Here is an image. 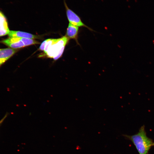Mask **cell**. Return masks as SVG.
Listing matches in <instances>:
<instances>
[{
  "label": "cell",
  "mask_w": 154,
  "mask_h": 154,
  "mask_svg": "<svg viewBox=\"0 0 154 154\" xmlns=\"http://www.w3.org/2000/svg\"><path fill=\"white\" fill-rule=\"evenodd\" d=\"M123 135L133 142L139 154H147L150 148L154 145L153 141L146 135L144 125L141 127L135 134Z\"/></svg>",
  "instance_id": "obj_1"
},
{
  "label": "cell",
  "mask_w": 154,
  "mask_h": 154,
  "mask_svg": "<svg viewBox=\"0 0 154 154\" xmlns=\"http://www.w3.org/2000/svg\"><path fill=\"white\" fill-rule=\"evenodd\" d=\"M66 16L69 23L78 27H85L91 31H93L91 28L84 23L80 17L68 7L65 0H64Z\"/></svg>",
  "instance_id": "obj_2"
},
{
  "label": "cell",
  "mask_w": 154,
  "mask_h": 154,
  "mask_svg": "<svg viewBox=\"0 0 154 154\" xmlns=\"http://www.w3.org/2000/svg\"><path fill=\"white\" fill-rule=\"evenodd\" d=\"M69 40L66 36L58 38L57 41L49 48L46 53L47 57L53 58L56 56L61 48L65 46Z\"/></svg>",
  "instance_id": "obj_3"
},
{
  "label": "cell",
  "mask_w": 154,
  "mask_h": 154,
  "mask_svg": "<svg viewBox=\"0 0 154 154\" xmlns=\"http://www.w3.org/2000/svg\"><path fill=\"white\" fill-rule=\"evenodd\" d=\"M1 42L11 48L14 49L25 47L23 43L19 37H9L7 39L3 40Z\"/></svg>",
  "instance_id": "obj_4"
},
{
  "label": "cell",
  "mask_w": 154,
  "mask_h": 154,
  "mask_svg": "<svg viewBox=\"0 0 154 154\" xmlns=\"http://www.w3.org/2000/svg\"><path fill=\"white\" fill-rule=\"evenodd\" d=\"M17 51L10 48L0 49V62L2 64L11 58Z\"/></svg>",
  "instance_id": "obj_5"
},
{
  "label": "cell",
  "mask_w": 154,
  "mask_h": 154,
  "mask_svg": "<svg viewBox=\"0 0 154 154\" xmlns=\"http://www.w3.org/2000/svg\"><path fill=\"white\" fill-rule=\"evenodd\" d=\"M79 29V27L69 23L67 29L66 36L69 39H74L79 45L78 40Z\"/></svg>",
  "instance_id": "obj_6"
},
{
  "label": "cell",
  "mask_w": 154,
  "mask_h": 154,
  "mask_svg": "<svg viewBox=\"0 0 154 154\" xmlns=\"http://www.w3.org/2000/svg\"><path fill=\"white\" fill-rule=\"evenodd\" d=\"M8 35L9 37H17L33 39L40 38V37L38 36L25 32L18 31H10Z\"/></svg>",
  "instance_id": "obj_7"
},
{
  "label": "cell",
  "mask_w": 154,
  "mask_h": 154,
  "mask_svg": "<svg viewBox=\"0 0 154 154\" xmlns=\"http://www.w3.org/2000/svg\"><path fill=\"white\" fill-rule=\"evenodd\" d=\"M9 31L7 20L3 15L0 17V37L8 35Z\"/></svg>",
  "instance_id": "obj_8"
},
{
  "label": "cell",
  "mask_w": 154,
  "mask_h": 154,
  "mask_svg": "<svg viewBox=\"0 0 154 154\" xmlns=\"http://www.w3.org/2000/svg\"><path fill=\"white\" fill-rule=\"evenodd\" d=\"M25 46L31 45L39 44L40 42L37 40L31 38H20Z\"/></svg>",
  "instance_id": "obj_9"
},
{
  "label": "cell",
  "mask_w": 154,
  "mask_h": 154,
  "mask_svg": "<svg viewBox=\"0 0 154 154\" xmlns=\"http://www.w3.org/2000/svg\"><path fill=\"white\" fill-rule=\"evenodd\" d=\"M58 39H47L46 46L44 50V52L46 54L49 48L58 40Z\"/></svg>",
  "instance_id": "obj_10"
},
{
  "label": "cell",
  "mask_w": 154,
  "mask_h": 154,
  "mask_svg": "<svg viewBox=\"0 0 154 154\" xmlns=\"http://www.w3.org/2000/svg\"><path fill=\"white\" fill-rule=\"evenodd\" d=\"M65 46L63 47L61 49L58 55L55 57L53 58L54 60H56L60 58L62 55Z\"/></svg>",
  "instance_id": "obj_11"
},
{
  "label": "cell",
  "mask_w": 154,
  "mask_h": 154,
  "mask_svg": "<svg viewBox=\"0 0 154 154\" xmlns=\"http://www.w3.org/2000/svg\"><path fill=\"white\" fill-rule=\"evenodd\" d=\"M47 41V39H46L42 43L39 48L40 50L44 51Z\"/></svg>",
  "instance_id": "obj_12"
},
{
  "label": "cell",
  "mask_w": 154,
  "mask_h": 154,
  "mask_svg": "<svg viewBox=\"0 0 154 154\" xmlns=\"http://www.w3.org/2000/svg\"><path fill=\"white\" fill-rule=\"evenodd\" d=\"M7 116V114H6L4 116V117L1 119V120H0V126L1 125V124H2V122H3L4 119L6 118V117Z\"/></svg>",
  "instance_id": "obj_13"
},
{
  "label": "cell",
  "mask_w": 154,
  "mask_h": 154,
  "mask_svg": "<svg viewBox=\"0 0 154 154\" xmlns=\"http://www.w3.org/2000/svg\"><path fill=\"white\" fill-rule=\"evenodd\" d=\"M4 15L3 13L0 11V17Z\"/></svg>",
  "instance_id": "obj_14"
},
{
  "label": "cell",
  "mask_w": 154,
  "mask_h": 154,
  "mask_svg": "<svg viewBox=\"0 0 154 154\" xmlns=\"http://www.w3.org/2000/svg\"><path fill=\"white\" fill-rule=\"evenodd\" d=\"M2 64L1 63V62H0V66Z\"/></svg>",
  "instance_id": "obj_15"
}]
</instances>
